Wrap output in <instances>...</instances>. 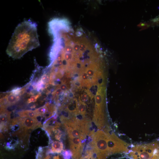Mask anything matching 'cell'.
I'll use <instances>...</instances> for the list:
<instances>
[{
    "label": "cell",
    "mask_w": 159,
    "mask_h": 159,
    "mask_svg": "<svg viewBox=\"0 0 159 159\" xmlns=\"http://www.w3.org/2000/svg\"><path fill=\"white\" fill-rule=\"evenodd\" d=\"M81 99L82 101H86L88 99V96L86 94H84L82 95Z\"/></svg>",
    "instance_id": "20"
},
{
    "label": "cell",
    "mask_w": 159,
    "mask_h": 159,
    "mask_svg": "<svg viewBox=\"0 0 159 159\" xmlns=\"http://www.w3.org/2000/svg\"><path fill=\"white\" fill-rule=\"evenodd\" d=\"M78 109L81 114L82 115H84L85 114L86 110L85 104L84 103L80 102L79 103Z\"/></svg>",
    "instance_id": "13"
},
{
    "label": "cell",
    "mask_w": 159,
    "mask_h": 159,
    "mask_svg": "<svg viewBox=\"0 0 159 159\" xmlns=\"http://www.w3.org/2000/svg\"><path fill=\"white\" fill-rule=\"evenodd\" d=\"M107 132L101 130L94 133L92 137V140L89 144L98 159H106L110 155L107 145Z\"/></svg>",
    "instance_id": "2"
},
{
    "label": "cell",
    "mask_w": 159,
    "mask_h": 159,
    "mask_svg": "<svg viewBox=\"0 0 159 159\" xmlns=\"http://www.w3.org/2000/svg\"><path fill=\"white\" fill-rule=\"evenodd\" d=\"M41 96V94L39 93L37 95H32L27 100V103H29L37 101V99Z\"/></svg>",
    "instance_id": "14"
},
{
    "label": "cell",
    "mask_w": 159,
    "mask_h": 159,
    "mask_svg": "<svg viewBox=\"0 0 159 159\" xmlns=\"http://www.w3.org/2000/svg\"><path fill=\"white\" fill-rule=\"evenodd\" d=\"M63 144L62 142L54 141L51 144V152L53 153H60L63 150Z\"/></svg>",
    "instance_id": "7"
},
{
    "label": "cell",
    "mask_w": 159,
    "mask_h": 159,
    "mask_svg": "<svg viewBox=\"0 0 159 159\" xmlns=\"http://www.w3.org/2000/svg\"><path fill=\"white\" fill-rule=\"evenodd\" d=\"M93 152L92 151L87 152L86 155L81 157L79 159H92L93 157Z\"/></svg>",
    "instance_id": "16"
},
{
    "label": "cell",
    "mask_w": 159,
    "mask_h": 159,
    "mask_svg": "<svg viewBox=\"0 0 159 159\" xmlns=\"http://www.w3.org/2000/svg\"><path fill=\"white\" fill-rule=\"evenodd\" d=\"M40 80L44 84L47 85L49 82L50 79L48 76L45 74L42 76Z\"/></svg>",
    "instance_id": "15"
},
{
    "label": "cell",
    "mask_w": 159,
    "mask_h": 159,
    "mask_svg": "<svg viewBox=\"0 0 159 159\" xmlns=\"http://www.w3.org/2000/svg\"><path fill=\"white\" fill-rule=\"evenodd\" d=\"M40 45L37 24L30 20H25L16 27L6 49L7 54L19 59Z\"/></svg>",
    "instance_id": "1"
},
{
    "label": "cell",
    "mask_w": 159,
    "mask_h": 159,
    "mask_svg": "<svg viewBox=\"0 0 159 159\" xmlns=\"http://www.w3.org/2000/svg\"><path fill=\"white\" fill-rule=\"evenodd\" d=\"M37 90L35 89L32 90L29 93V94L31 95L35 94L37 92Z\"/></svg>",
    "instance_id": "22"
},
{
    "label": "cell",
    "mask_w": 159,
    "mask_h": 159,
    "mask_svg": "<svg viewBox=\"0 0 159 159\" xmlns=\"http://www.w3.org/2000/svg\"><path fill=\"white\" fill-rule=\"evenodd\" d=\"M82 78L84 80H87L89 78V76L86 72L84 73L82 75Z\"/></svg>",
    "instance_id": "19"
},
{
    "label": "cell",
    "mask_w": 159,
    "mask_h": 159,
    "mask_svg": "<svg viewBox=\"0 0 159 159\" xmlns=\"http://www.w3.org/2000/svg\"><path fill=\"white\" fill-rule=\"evenodd\" d=\"M22 91V89L20 88H15L13 89L11 92V93L12 94L15 95L17 96L19 94H21Z\"/></svg>",
    "instance_id": "17"
},
{
    "label": "cell",
    "mask_w": 159,
    "mask_h": 159,
    "mask_svg": "<svg viewBox=\"0 0 159 159\" xmlns=\"http://www.w3.org/2000/svg\"><path fill=\"white\" fill-rule=\"evenodd\" d=\"M108 135L107 143L110 155L126 152L129 145L118 138L113 132L110 133L105 131Z\"/></svg>",
    "instance_id": "4"
},
{
    "label": "cell",
    "mask_w": 159,
    "mask_h": 159,
    "mask_svg": "<svg viewBox=\"0 0 159 159\" xmlns=\"http://www.w3.org/2000/svg\"><path fill=\"white\" fill-rule=\"evenodd\" d=\"M53 159H61L58 155L54 156Z\"/></svg>",
    "instance_id": "25"
},
{
    "label": "cell",
    "mask_w": 159,
    "mask_h": 159,
    "mask_svg": "<svg viewBox=\"0 0 159 159\" xmlns=\"http://www.w3.org/2000/svg\"><path fill=\"white\" fill-rule=\"evenodd\" d=\"M19 115L21 117H30L36 118L39 116L35 112L34 110H25L20 111L18 112Z\"/></svg>",
    "instance_id": "9"
},
{
    "label": "cell",
    "mask_w": 159,
    "mask_h": 159,
    "mask_svg": "<svg viewBox=\"0 0 159 159\" xmlns=\"http://www.w3.org/2000/svg\"><path fill=\"white\" fill-rule=\"evenodd\" d=\"M60 89L63 91H65L67 89V86L64 84H62L60 86Z\"/></svg>",
    "instance_id": "21"
},
{
    "label": "cell",
    "mask_w": 159,
    "mask_h": 159,
    "mask_svg": "<svg viewBox=\"0 0 159 159\" xmlns=\"http://www.w3.org/2000/svg\"><path fill=\"white\" fill-rule=\"evenodd\" d=\"M159 150V142L151 143L136 145L127 151L131 159H150Z\"/></svg>",
    "instance_id": "3"
},
{
    "label": "cell",
    "mask_w": 159,
    "mask_h": 159,
    "mask_svg": "<svg viewBox=\"0 0 159 159\" xmlns=\"http://www.w3.org/2000/svg\"><path fill=\"white\" fill-rule=\"evenodd\" d=\"M62 91L60 89H58L55 92V94L57 95L60 94L62 92Z\"/></svg>",
    "instance_id": "23"
},
{
    "label": "cell",
    "mask_w": 159,
    "mask_h": 159,
    "mask_svg": "<svg viewBox=\"0 0 159 159\" xmlns=\"http://www.w3.org/2000/svg\"><path fill=\"white\" fill-rule=\"evenodd\" d=\"M86 73L90 77H92L94 74V72L93 70L89 68L86 70Z\"/></svg>",
    "instance_id": "18"
},
{
    "label": "cell",
    "mask_w": 159,
    "mask_h": 159,
    "mask_svg": "<svg viewBox=\"0 0 159 159\" xmlns=\"http://www.w3.org/2000/svg\"><path fill=\"white\" fill-rule=\"evenodd\" d=\"M47 108L46 105H45L38 108L37 109L34 111L37 115L39 116H40L44 115L47 112Z\"/></svg>",
    "instance_id": "11"
},
{
    "label": "cell",
    "mask_w": 159,
    "mask_h": 159,
    "mask_svg": "<svg viewBox=\"0 0 159 159\" xmlns=\"http://www.w3.org/2000/svg\"><path fill=\"white\" fill-rule=\"evenodd\" d=\"M21 127L26 129H34L42 126L41 123L36 118L24 117L15 119Z\"/></svg>",
    "instance_id": "6"
},
{
    "label": "cell",
    "mask_w": 159,
    "mask_h": 159,
    "mask_svg": "<svg viewBox=\"0 0 159 159\" xmlns=\"http://www.w3.org/2000/svg\"><path fill=\"white\" fill-rule=\"evenodd\" d=\"M10 119L9 115L8 113L5 114L4 112L1 113L0 115V124L1 128L6 125L7 121H9Z\"/></svg>",
    "instance_id": "10"
},
{
    "label": "cell",
    "mask_w": 159,
    "mask_h": 159,
    "mask_svg": "<svg viewBox=\"0 0 159 159\" xmlns=\"http://www.w3.org/2000/svg\"><path fill=\"white\" fill-rule=\"evenodd\" d=\"M62 154L64 159H70L72 157V153L69 150H65L62 152Z\"/></svg>",
    "instance_id": "12"
},
{
    "label": "cell",
    "mask_w": 159,
    "mask_h": 159,
    "mask_svg": "<svg viewBox=\"0 0 159 159\" xmlns=\"http://www.w3.org/2000/svg\"><path fill=\"white\" fill-rule=\"evenodd\" d=\"M5 101L3 99V104H5L6 103L7 105H12L15 104L18 100L19 96L15 95L11 93L7 94L4 97Z\"/></svg>",
    "instance_id": "8"
},
{
    "label": "cell",
    "mask_w": 159,
    "mask_h": 159,
    "mask_svg": "<svg viewBox=\"0 0 159 159\" xmlns=\"http://www.w3.org/2000/svg\"><path fill=\"white\" fill-rule=\"evenodd\" d=\"M152 159H159V152L154 156Z\"/></svg>",
    "instance_id": "24"
},
{
    "label": "cell",
    "mask_w": 159,
    "mask_h": 159,
    "mask_svg": "<svg viewBox=\"0 0 159 159\" xmlns=\"http://www.w3.org/2000/svg\"><path fill=\"white\" fill-rule=\"evenodd\" d=\"M51 157L49 155H48L44 159H51Z\"/></svg>",
    "instance_id": "26"
},
{
    "label": "cell",
    "mask_w": 159,
    "mask_h": 159,
    "mask_svg": "<svg viewBox=\"0 0 159 159\" xmlns=\"http://www.w3.org/2000/svg\"><path fill=\"white\" fill-rule=\"evenodd\" d=\"M69 138L73 159H79L83 151L84 142L78 137Z\"/></svg>",
    "instance_id": "5"
}]
</instances>
